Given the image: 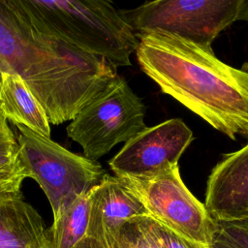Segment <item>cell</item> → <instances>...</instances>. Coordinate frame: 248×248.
<instances>
[{
	"mask_svg": "<svg viewBox=\"0 0 248 248\" xmlns=\"http://www.w3.org/2000/svg\"><path fill=\"white\" fill-rule=\"evenodd\" d=\"M143 215L147 211L130 187L120 177L106 173L90 190L86 236L105 243L126 222Z\"/></svg>",
	"mask_w": 248,
	"mask_h": 248,
	"instance_id": "obj_10",
	"label": "cell"
},
{
	"mask_svg": "<svg viewBox=\"0 0 248 248\" xmlns=\"http://www.w3.org/2000/svg\"><path fill=\"white\" fill-rule=\"evenodd\" d=\"M141 71L217 131L248 139V65L237 69L205 48L166 33L136 35Z\"/></svg>",
	"mask_w": 248,
	"mask_h": 248,
	"instance_id": "obj_2",
	"label": "cell"
},
{
	"mask_svg": "<svg viewBox=\"0 0 248 248\" xmlns=\"http://www.w3.org/2000/svg\"><path fill=\"white\" fill-rule=\"evenodd\" d=\"M116 69L39 31L12 0H0V72L26 83L50 124L73 120L118 75Z\"/></svg>",
	"mask_w": 248,
	"mask_h": 248,
	"instance_id": "obj_1",
	"label": "cell"
},
{
	"mask_svg": "<svg viewBox=\"0 0 248 248\" xmlns=\"http://www.w3.org/2000/svg\"><path fill=\"white\" fill-rule=\"evenodd\" d=\"M41 32L54 36L114 67L131 65L138 38L112 3L105 0H12Z\"/></svg>",
	"mask_w": 248,
	"mask_h": 248,
	"instance_id": "obj_3",
	"label": "cell"
},
{
	"mask_svg": "<svg viewBox=\"0 0 248 248\" xmlns=\"http://www.w3.org/2000/svg\"><path fill=\"white\" fill-rule=\"evenodd\" d=\"M17 155L25 177L33 178L46 194L55 217L106 174L97 161L73 153L50 138L16 125Z\"/></svg>",
	"mask_w": 248,
	"mask_h": 248,
	"instance_id": "obj_4",
	"label": "cell"
},
{
	"mask_svg": "<svg viewBox=\"0 0 248 248\" xmlns=\"http://www.w3.org/2000/svg\"><path fill=\"white\" fill-rule=\"evenodd\" d=\"M241 0H157L118 10L136 35L166 33L205 48L237 20Z\"/></svg>",
	"mask_w": 248,
	"mask_h": 248,
	"instance_id": "obj_6",
	"label": "cell"
},
{
	"mask_svg": "<svg viewBox=\"0 0 248 248\" xmlns=\"http://www.w3.org/2000/svg\"><path fill=\"white\" fill-rule=\"evenodd\" d=\"M140 218L159 248H207L185 239L148 215H143Z\"/></svg>",
	"mask_w": 248,
	"mask_h": 248,
	"instance_id": "obj_17",
	"label": "cell"
},
{
	"mask_svg": "<svg viewBox=\"0 0 248 248\" xmlns=\"http://www.w3.org/2000/svg\"><path fill=\"white\" fill-rule=\"evenodd\" d=\"M74 248H108L106 243L90 236H85Z\"/></svg>",
	"mask_w": 248,
	"mask_h": 248,
	"instance_id": "obj_19",
	"label": "cell"
},
{
	"mask_svg": "<svg viewBox=\"0 0 248 248\" xmlns=\"http://www.w3.org/2000/svg\"><path fill=\"white\" fill-rule=\"evenodd\" d=\"M237 20L248 21V0H241L237 14Z\"/></svg>",
	"mask_w": 248,
	"mask_h": 248,
	"instance_id": "obj_20",
	"label": "cell"
},
{
	"mask_svg": "<svg viewBox=\"0 0 248 248\" xmlns=\"http://www.w3.org/2000/svg\"><path fill=\"white\" fill-rule=\"evenodd\" d=\"M90 191L63 208L48 228L53 248H74L85 236L89 222Z\"/></svg>",
	"mask_w": 248,
	"mask_h": 248,
	"instance_id": "obj_13",
	"label": "cell"
},
{
	"mask_svg": "<svg viewBox=\"0 0 248 248\" xmlns=\"http://www.w3.org/2000/svg\"><path fill=\"white\" fill-rule=\"evenodd\" d=\"M16 140L11 128L8 125L7 119L0 111V147L16 145Z\"/></svg>",
	"mask_w": 248,
	"mask_h": 248,
	"instance_id": "obj_18",
	"label": "cell"
},
{
	"mask_svg": "<svg viewBox=\"0 0 248 248\" xmlns=\"http://www.w3.org/2000/svg\"><path fill=\"white\" fill-rule=\"evenodd\" d=\"M193 140V132L185 122L171 118L144 128L126 141L108 166L117 177H151L178 166Z\"/></svg>",
	"mask_w": 248,
	"mask_h": 248,
	"instance_id": "obj_8",
	"label": "cell"
},
{
	"mask_svg": "<svg viewBox=\"0 0 248 248\" xmlns=\"http://www.w3.org/2000/svg\"><path fill=\"white\" fill-rule=\"evenodd\" d=\"M203 204L215 221L248 219V142L211 170Z\"/></svg>",
	"mask_w": 248,
	"mask_h": 248,
	"instance_id": "obj_9",
	"label": "cell"
},
{
	"mask_svg": "<svg viewBox=\"0 0 248 248\" xmlns=\"http://www.w3.org/2000/svg\"><path fill=\"white\" fill-rule=\"evenodd\" d=\"M0 78H1V72H0Z\"/></svg>",
	"mask_w": 248,
	"mask_h": 248,
	"instance_id": "obj_21",
	"label": "cell"
},
{
	"mask_svg": "<svg viewBox=\"0 0 248 248\" xmlns=\"http://www.w3.org/2000/svg\"><path fill=\"white\" fill-rule=\"evenodd\" d=\"M121 179L140 200L148 216L185 239L207 247L213 219L184 184L178 166L151 177Z\"/></svg>",
	"mask_w": 248,
	"mask_h": 248,
	"instance_id": "obj_7",
	"label": "cell"
},
{
	"mask_svg": "<svg viewBox=\"0 0 248 248\" xmlns=\"http://www.w3.org/2000/svg\"><path fill=\"white\" fill-rule=\"evenodd\" d=\"M141 216L126 222L105 243L108 248H159L146 228Z\"/></svg>",
	"mask_w": 248,
	"mask_h": 248,
	"instance_id": "obj_15",
	"label": "cell"
},
{
	"mask_svg": "<svg viewBox=\"0 0 248 248\" xmlns=\"http://www.w3.org/2000/svg\"><path fill=\"white\" fill-rule=\"evenodd\" d=\"M23 174L16 145L0 147V193L20 191Z\"/></svg>",
	"mask_w": 248,
	"mask_h": 248,
	"instance_id": "obj_16",
	"label": "cell"
},
{
	"mask_svg": "<svg viewBox=\"0 0 248 248\" xmlns=\"http://www.w3.org/2000/svg\"><path fill=\"white\" fill-rule=\"evenodd\" d=\"M144 117L142 100L117 75L79 110L67 135L82 147L84 157L97 161L146 128Z\"/></svg>",
	"mask_w": 248,
	"mask_h": 248,
	"instance_id": "obj_5",
	"label": "cell"
},
{
	"mask_svg": "<svg viewBox=\"0 0 248 248\" xmlns=\"http://www.w3.org/2000/svg\"><path fill=\"white\" fill-rule=\"evenodd\" d=\"M207 248H248V219L213 220Z\"/></svg>",
	"mask_w": 248,
	"mask_h": 248,
	"instance_id": "obj_14",
	"label": "cell"
},
{
	"mask_svg": "<svg viewBox=\"0 0 248 248\" xmlns=\"http://www.w3.org/2000/svg\"><path fill=\"white\" fill-rule=\"evenodd\" d=\"M0 111L7 120L49 138L46 113L26 83L16 75L1 73Z\"/></svg>",
	"mask_w": 248,
	"mask_h": 248,
	"instance_id": "obj_12",
	"label": "cell"
},
{
	"mask_svg": "<svg viewBox=\"0 0 248 248\" xmlns=\"http://www.w3.org/2000/svg\"><path fill=\"white\" fill-rule=\"evenodd\" d=\"M0 248H53L49 230L21 191L0 193Z\"/></svg>",
	"mask_w": 248,
	"mask_h": 248,
	"instance_id": "obj_11",
	"label": "cell"
}]
</instances>
